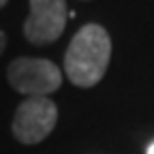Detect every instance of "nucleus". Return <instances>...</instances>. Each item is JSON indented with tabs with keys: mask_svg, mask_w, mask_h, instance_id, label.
<instances>
[{
	"mask_svg": "<svg viewBox=\"0 0 154 154\" xmlns=\"http://www.w3.org/2000/svg\"><path fill=\"white\" fill-rule=\"evenodd\" d=\"M146 154H154V143H150V148H148V152Z\"/></svg>",
	"mask_w": 154,
	"mask_h": 154,
	"instance_id": "nucleus-6",
	"label": "nucleus"
},
{
	"mask_svg": "<svg viewBox=\"0 0 154 154\" xmlns=\"http://www.w3.org/2000/svg\"><path fill=\"white\" fill-rule=\"evenodd\" d=\"M5 45H7V36H5V32L0 30V54L5 51Z\"/></svg>",
	"mask_w": 154,
	"mask_h": 154,
	"instance_id": "nucleus-5",
	"label": "nucleus"
},
{
	"mask_svg": "<svg viewBox=\"0 0 154 154\" xmlns=\"http://www.w3.org/2000/svg\"><path fill=\"white\" fill-rule=\"evenodd\" d=\"M58 109L47 96H30L17 107L13 118V135L22 143H38L54 131Z\"/></svg>",
	"mask_w": 154,
	"mask_h": 154,
	"instance_id": "nucleus-3",
	"label": "nucleus"
},
{
	"mask_svg": "<svg viewBox=\"0 0 154 154\" xmlns=\"http://www.w3.org/2000/svg\"><path fill=\"white\" fill-rule=\"evenodd\" d=\"M7 5V0H0V7H5Z\"/></svg>",
	"mask_w": 154,
	"mask_h": 154,
	"instance_id": "nucleus-7",
	"label": "nucleus"
},
{
	"mask_svg": "<svg viewBox=\"0 0 154 154\" xmlns=\"http://www.w3.org/2000/svg\"><path fill=\"white\" fill-rule=\"evenodd\" d=\"M9 84L28 96H47L62 84V73L51 60L43 58H17L7 71Z\"/></svg>",
	"mask_w": 154,
	"mask_h": 154,
	"instance_id": "nucleus-2",
	"label": "nucleus"
},
{
	"mask_svg": "<svg viewBox=\"0 0 154 154\" xmlns=\"http://www.w3.org/2000/svg\"><path fill=\"white\" fill-rule=\"evenodd\" d=\"M66 26L64 0H30V15L24 24V34L30 43H51Z\"/></svg>",
	"mask_w": 154,
	"mask_h": 154,
	"instance_id": "nucleus-4",
	"label": "nucleus"
},
{
	"mask_svg": "<svg viewBox=\"0 0 154 154\" xmlns=\"http://www.w3.org/2000/svg\"><path fill=\"white\" fill-rule=\"evenodd\" d=\"M111 56L109 34L99 24H88L73 36L64 56L66 77L79 88H90L103 79Z\"/></svg>",
	"mask_w": 154,
	"mask_h": 154,
	"instance_id": "nucleus-1",
	"label": "nucleus"
}]
</instances>
